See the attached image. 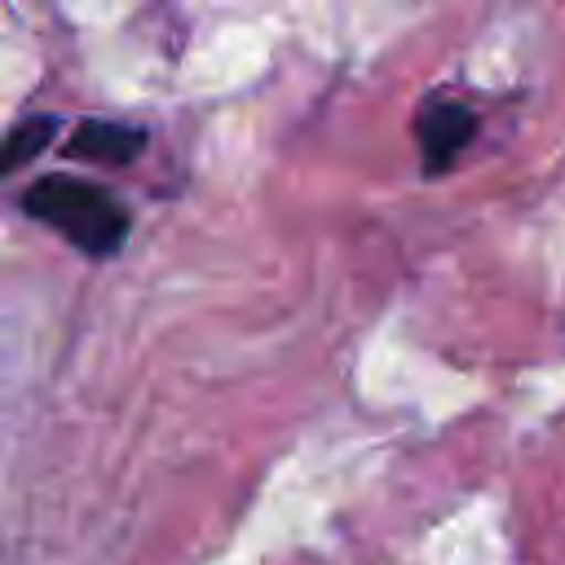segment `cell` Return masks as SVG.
<instances>
[{"mask_svg": "<svg viewBox=\"0 0 565 565\" xmlns=\"http://www.w3.org/2000/svg\"><path fill=\"white\" fill-rule=\"evenodd\" d=\"M22 212L49 225L53 234H62L84 256H115L132 230V216L115 190L62 172L35 177L22 190Z\"/></svg>", "mask_w": 565, "mask_h": 565, "instance_id": "obj_1", "label": "cell"}, {"mask_svg": "<svg viewBox=\"0 0 565 565\" xmlns=\"http://www.w3.org/2000/svg\"><path fill=\"white\" fill-rule=\"evenodd\" d=\"M477 137V110L468 102H428L415 115V146H419V163L424 172H446L459 150H468V141Z\"/></svg>", "mask_w": 565, "mask_h": 565, "instance_id": "obj_2", "label": "cell"}, {"mask_svg": "<svg viewBox=\"0 0 565 565\" xmlns=\"http://www.w3.org/2000/svg\"><path fill=\"white\" fill-rule=\"evenodd\" d=\"M62 150L71 159H84V163L124 168L146 150V132L137 124H119V119H84Z\"/></svg>", "mask_w": 565, "mask_h": 565, "instance_id": "obj_3", "label": "cell"}, {"mask_svg": "<svg viewBox=\"0 0 565 565\" xmlns=\"http://www.w3.org/2000/svg\"><path fill=\"white\" fill-rule=\"evenodd\" d=\"M53 132H57V115H26V119H18V124L9 128V137H4V159H0V168H4V172H18L31 154H40V150L49 146Z\"/></svg>", "mask_w": 565, "mask_h": 565, "instance_id": "obj_4", "label": "cell"}]
</instances>
